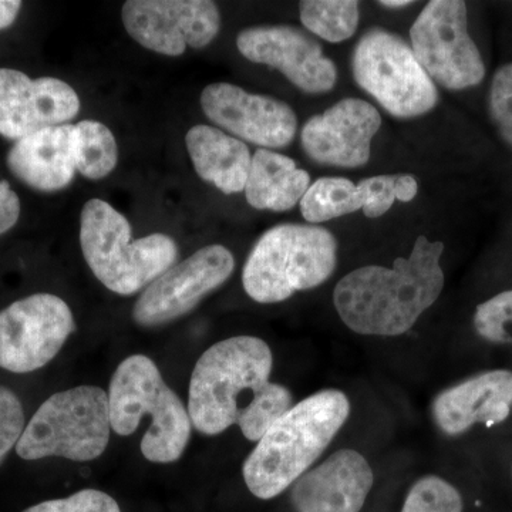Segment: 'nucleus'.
<instances>
[{
  "mask_svg": "<svg viewBox=\"0 0 512 512\" xmlns=\"http://www.w3.org/2000/svg\"><path fill=\"white\" fill-rule=\"evenodd\" d=\"M6 163L10 173L33 190H64L77 171L76 124L43 128L16 141Z\"/></svg>",
  "mask_w": 512,
  "mask_h": 512,
  "instance_id": "6ab92c4d",
  "label": "nucleus"
},
{
  "mask_svg": "<svg viewBox=\"0 0 512 512\" xmlns=\"http://www.w3.org/2000/svg\"><path fill=\"white\" fill-rule=\"evenodd\" d=\"M303 28L329 43H342L356 33L360 9L356 0H303L299 2Z\"/></svg>",
  "mask_w": 512,
  "mask_h": 512,
  "instance_id": "5701e85b",
  "label": "nucleus"
},
{
  "mask_svg": "<svg viewBox=\"0 0 512 512\" xmlns=\"http://www.w3.org/2000/svg\"><path fill=\"white\" fill-rule=\"evenodd\" d=\"M311 187V175L284 154L259 148L252 156L245 197L259 211L285 212L301 202Z\"/></svg>",
  "mask_w": 512,
  "mask_h": 512,
  "instance_id": "412c9836",
  "label": "nucleus"
},
{
  "mask_svg": "<svg viewBox=\"0 0 512 512\" xmlns=\"http://www.w3.org/2000/svg\"><path fill=\"white\" fill-rule=\"evenodd\" d=\"M109 394L96 386H79L50 396L33 414L16 453L23 460L63 457L92 461L109 446Z\"/></svg>",
  "mask_w": 512,
  "mask_h": 512,
  "instance_id": "0eeeda50",
  "label": "nucleus"
},
{
  "mask_svg": "<svg viewBox=\"0 0 512 512\" xmlns=\"http://www.w3.org/2000/svg\"><path fill=\"white\" fill-rule=\"evenodd\" d=\"M338 265V241L320 225L281 224L268 229L249 252L242 285L258 303H278L318 288Z\"/></svg>",
  "mask_w": 512,
  "mask_h": 512,
  "instance_id": "423d86ee",
  "label": "nucleus"
},
{
  "mask_svg": "<svg viewBox=\"0 0 512 512\" xmlns=\"http://www.w3.org/2000/svg\"><path fill=\"white\" fill-rule=\"evenodd\" d=\"M121 15L138 45L171 57L204 49L221 29L220 9L210 0H128Z\"/></svg>",
  "mask_w": 512,
  "mask_h": 512,
  "instance_id": "f8f14e48",
  "label": "nucleus"
},
{
  "mask_svg": "<svg viewBox=\"0 0 512 512\" xmlns=\"http://www.w3.org/2000/svg\"><path fill=\"white\" fill-rule=\"evenodd\" d=\"M274 356L265 340L235 336L211 346L192 370L188 413L192 426L217 436L252 414L274 389Z\"/></svg>",
  "mask_w": 512,
  "mask_h": 512,
  "instance_id": "f03ea898",
  "label": "nucleus"
},
{
  "mask_svg": "<svg viewBox=\"0 0 512 512\" xmlns=\"http://www.w3.org/2000/svg\"><path fill=\"white\" fill-rule=\"evenodd\" d=\"M512 407V372L491 370L437 394L431 406L434 423L447 436H460L474 424L503 423Z\"/></svg>",
  "mask_w": 512,
  "mask_h": 512,
  "instance_id": "a211bd4d",
  "label": "nucleus"
},
{
  "mask_svg": "<svg viewBox=\"0 0 512 512\" xmlns=\"http://www.w3.org/2000/svg\"><path fill=\"white\" fill-rule=\"evenodd\" d=\"M299 205L305 221L318 225L363 210L365 195L348 178L323 177L311 184Z\"/></svg>",
  "mask_w": 512,
  "mask_h": 512,
  "instance_id": "4be33fe9",
  "label": "nucleus"
},
{
  "mask_svg": "<svg viewBox=\"0 0 512 512\" xmlns=\"http://www.w3.org/2000/svg\"><path fill=\"white\" fill-rule=\"evenodd\" d=\"M239 53L249 62L279 70L303 93L323 94L338 82V67L315 37L288 25L254 26L239 32Z\"/></svg>",
  "mask_w": 512,
  "mask_h": 512,
  "instance_id": "4468645a",
  "label": "nucleus"
},
{
  "mask_svg": "<svg viewBox=\"0 0 512 512\" xmlns=\"http://www.w3.org/2000/svg\"><path fill=\"white\" fill-rule=\"evenodd\" d=\"M375 483L372 467L355 450H339L293 484L296 512H360Z\"/></svg>",
  "mask_w": 512,
  "mask_h": 512,
  "instance_id": "f3484780",
  "label": "nucleus"
},
{
  "mask_svg": "<svg viewBox=\"0 0 512 512\" xmlns=\"http://www.w3.org/2000/svg\"><path fill=\"white\" fill-rule=\"evenodd\" d=\"M25 427V413L18 396L0 386V463L16 447Z\"/></svg>",
  "mask_w": 512,
  "mask_h": 512,
  "instance_id": "c756f323",
  "label": "nucleus"
},
{
  "mask_svg": "<svg viewBox=\"0 0 512 512\" xmlns=\"http://www.w3.org/2000/svg\"><path fill=\"white\" fill-rule=\"evenodd\" d=\"M131 225L109 202L93 198L80 215V247L94 276L117 295L130 296L175 265L178 247L165 234L131 238Z\"/></svg>",
  "mask_w": 512,
  "mask_h": 512,
  "instance_id": "39448f33",
  "label": "nucleus"
},
{
  "mask_svg": "<svg viewBox=\"0 0 512 512\" xmlns=\"http://www.w3.org/2000/svg\"><path fill=\"white\" fill-rule=\"evenodd\" d=\"M208 120L229 136L266 150L285 148L298 131V117L285 101L245 92L231 83H212L201 93Z\"/></svg>",
  "mask_w": 512,
  "mask_h": 512,
  "instance_id": "ddd939ff",
  "label": "nucleus"
},
{
  "mask_svg": "<svg viewBox=\"0 0 512 512\" xmlns=\"http://www.w3.org/2000/svg\"><path fill=\"white\" fill-rule=\"evenodd\" d=\"M488 101L491 119L512 147V63L504 64L495 72Z\"/></svg>",
  "mask_w": 512,
  "mask_h": 512,
  "instance_id": "cd10ccee",
  "label": "nucleus"
},
{
  "mask_svg": "<svg viewBox=\"0 0 512 512\" xmlns=\"http://www.w3.org/2000/svg\"><path fill=\"white\" fill-rule=\"evenodd\" d=\"M23 512H121L109 494L99 490H82L60 500L45 501Z\"/></svg>",
  "mask_w": 512,
  "mask_h": 512,
  "instance_id": "c85d7f7f",
  "label": "nucleus"
},
{
  "mask_svg": "<svg viewBox=\"0 0 512 512\" xmlns=\"http://www.w3.org/2000/svg\"><path fill=\"white\" fill-rule=\"evenodd\" d=\"M357 184L365 195L363 212L372 220L387 214L396 201H413L419 192V183L412 174L375 175Z\"/></svg>",
  "mask_w": 512,
  "mask_h": 512,
  "instance_id": "393cba45",
  "label": "nucleus"
},
{
  "mask_svg": "<svg viewBox=\"0 0 512 512\" xmlns=\"http://www.w3.org/2000/svg\"><path fill=\"white\" fill-rule=\"evenodd\" d=\"M79 94L56 77L30 79L0 69V136L19 141L43 128L69 124L80 113Z\"/></svg>",
  "mask_w": 512,
  "mask_h": 512,
  "instance_id": "2eb2a0df",
  "label": "nucleus"
},
{
  "mask_svg": "<svg viewBox=\"0 0 512 512\" xmlns=\"http://www.w3.org/2000/svg\"><path fill=\"white\" fill-rule=\"evenodd\" d=\"M444 244L420 235L412 254L392 268L369 265L340 279L333 303L342 322L366 336H400L412 329L443 292Z\"/></svg>",
  "mask_w": 512,
  "mask_h": 512,
  "instance_id": "f257e3e1",
  "label": "nucleus"
},
{
  "mask_svg": "<svg viewBox=\"0 0 512 512\" xmlns=\"http://www.w3.org/2000/svg\"><path fill=\"white\" fill-rule=\"evenodd\" d=\"M474 328L488 342L512 345V291L498 293L478 305Z\"/></svg>",
  "mask_w": 512,
  "mask_h": 512,
  "instance_id": "bb28decb",
  "label": "nucleus"
},
{
  "mask_svg": "<svg viewBox=\"0 0 512 512\" xmlns=\"http://www.w3.org/2000/svg\"><path fill=\"white\" fill-rule=\"evenodd\" d=\"M353 79L390 116L414 119L439 103V90L421 67L412 46L382 28L367 30L352 56Z\"/></svg>",
  "mask_w": 512,
  "mask_h": 512,
  "instance_id": "6e6552de",
  "label": "nucleus"
},
{
  "mask_svg": "<svg viewBox=\"0 0 512 512\" xmlns=\"http://www.w3.org/2000/svg\"><path fill=\"white\" fill-rule=\"evenodd\" d=\"M22 2L19 0H0V30L8 29L18 18Z\"/></svg>",
  "mask_w": 512,
  "mask_h": 512,
  "instance_id": "2f4dec72",
  "label": "nucleus"
},
{
  "mask_svg": "<svg viewBox=\"0 0 512 512\" xmlns=\"http://www.w3.org/2000/svg\"><path fill=\"white\" fill-rule=\"evenodd\" d=\"M463 507V498L454 485L426 476L410 488L402 512H463Z\"/></svg>",
  "mask_w": 512,
  "mask_h": 512,
  "instance_id": "a878e982",
  "label": "nucleus"
},
{
  "mask_svg": "<svg viewBox=\"0 0 512 512\" xmlns=\"http://www.w3.org/2000/svg\"><path fill=\"white\" fill-rule=\"evenodd\" d=\"M410 45L430 79L444 89L460 92L484 80L483 57L468 33L466 2L427 3L410 29Z\"/></svg>",
  "mask_w": 512,
  "mask_h": 512,
  "instance_id": "1a4fd4ad",
  "label": "nucleus"
},
{
  "mask_svg": "<svg viewBox=\"0 0 512 512\" xmlns=\"http://www.w3.org/2000/svg\"><path fill=\"white\" fill-rule=\"evenodd\" d=\"M77 128V171L89 180H101L113 173L119 161L116 137L106 124L82 120Z\"/></svg>",
  "mask_w": 512,
  "mask_h": 512,
  "instance_id": "b1692460",
  "label": "nucleus"
},
{
  "mask_svg": "<svg viewBox=\"0 0 512 512\" xmlns=\"http://www.w3.org/2000/svg\"><path fill=\"white\" fill-rule=\"evenodd\" d=\"M382 116L369 101L343 99L306 121L301 131L303 151L315 163L359 168L369 163L372 141Z\"/></svg>",
  "mask_w": 512,
  "mask_h": 512,
  "instance_id": "dca6fc26",
  "label": "nucleus"
},
{
  "mask_svg": "<svg viewBox=\"0 0 512 512\" xmlns=\"http://www.w3.org/2000/svg\"><path fill=\"white\" fill-rule=\"evenodd\" d=\"M349 414L348 397L333 389L292 406L266 431L245 461L248 490L261 500L284 493L322 456Z\"/></svg>",
  "mask_w": 512,
  "mask_h": 512,
  "instance_id": "7ed1b4c3",
  "label": "nucleus"
},
{
  "mask_svg": "<svg viewBox=\"0 0 512 512\" xmlns=\"http://www.w3.org/2000/svg\"><path fill=\"white\" fill-rule=\"evenodd\" d=\"M76 330L72 309L59 296L35 293L0 311V367L30 373L55 359Z\"/></svg>",
  "mask_w": 512,
  "mask_h": 512,
  "instance_id": "9d476101",
  "label": "nucleus"
},
{
  "mask_svg": "<svg viewBox=\"0 0 512 512\" xmlns=\"http://www.w3.org/2000/svg\"><path fill=\"white\" fill-rule=\"evenodd\" d=\"M107 394L114 433L130 436L148 414L151 424L141 441L143 456L160 464L175 463L183 457L191 437L190 413L150 357L124 359L111 377Z\"/></svg>",
  "mask_w": 512,
  "mask_h": 512,
  "instance_id": "20e7f679",
  "label": "nucleus"
},
{
  "mask_svg": "<svg viewBox=\"0 0 512 512\" xmlns=\"http://www.w3.org/2000/svg\"><path fill=\"white\" fill-rule=\"evenodd\" d=\"M234 269V255L222 245L198 249L144 289L133 308L134 322L154 328L183 318L224 285Z\"/></svg>",
  "mask_w": 512,
  "mask_h": 512,
  "instance_id": "9b49d317",
  "label": "nucleus"
},
{
  "mask_svg": "<svg viewBox=\"0 0 512 512\" xmlns=\"http://www.w3.org/2000/svg\"><path fill=\"white\" fill-rule=\"evenodd\" d=\"M379 5L387 9H403L412 6L413 2H410V0H382Z\"/></svg>",
  "mask_w": 512,
  "mask_h": 512,
  "instance_id": "473e14b6",
  "label": "nucleus"
},
{
  "mask_svg": "<svg viewBox=\"0 0 512 512\" xmlns=\"http://www.w3.org/2000/svg\"><path fill=\"white\" fill-rule=\"evenodd\" d=\"M20 217L18 194L10 188L8 181H0V235L15 227Z\"/></svg>",
  "mask_w": 512,
  "mask_h": 512,
  "instance_id": "7c9ffc66",
  "label": "nucleus"
},
{
  "mask_svg": "<svg viewBox=\"0 0 512 512\" xmlns=\"http://www.w3.org/2000/svg\"><path fill=\"white\" fill-rule=\"evenodd\" d=\"M185 146L201 180L214 185L225 195L245 190L252 154L244 141L229 136L220 128L198 124L185 136Z\"/></svg>",
  "mask_w": 512,
  "mask_h": 512,
  "instance_id": "aec40b11",
  "label": "nucleus"
}]
</instances>
